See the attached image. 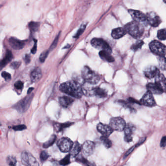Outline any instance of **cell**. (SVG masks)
Listing matches in <instances>:
<instances>
[{"label":"cell","mask_w":166,"mask_h":166,"mask_svg":"<svg viewBox=\"0 0 166 166\" xmlns=\"http://www.w3.org/2000/svg\"><path fill=\"white\" fill-rule=\"evenodd\" d=\"M146 137H144V138H141V139L139 141V142L137 143V145L135 146L136 147H138L139 146H140V145H141L142 144H143V143L146 140Z\"/></svg>","instance_id":"obj_50"},{"label":"cell","mask_w":166,"mask_h":166,"mask_svg":"<svg viewBox=\"0 0 166 166\" xmlns=\"http://www.w3.org/2000/svg\"><path fill=\"white\" fill-rule=\"evenodd\" d=\"M91 44L96 48L105 51L110 53H112V49L110 46L102 39L98 38L93 39L91 41Z\"/></svg>","instance_id":"obj_8"},{"label":"cell","mask_w":166,"mask_h":166,"mask_svg":"<svg viewBox=\"0 0 166 166\" xmlns=\"http://www.w3.org/2000/svg\"><path fill=\"white\" fill-rule=\"evenodd\" d=\"M24 60L26 64H28L31 61V58L29 55H25L24 58Z\"/></svg>","instance_id":"obj_49"},{"label":"cell","mask_w":166,"mask_h":166,"mask_svg":"<svg viewBox=\"0 0 166 166\" xmlns=\"http://www.w3.org/2000/svg\"><path fill=\"white\" fill-rule=\"evenodd\" d=\"M40 24L39 22H30L28 24L29 29H30L31 32H36L39 28Z\"/></svg>","instance_id":"obj_28"},{"label":"cell","mask_w":166,"mask_h":166,"mask_svg":"<svg viewBox=\"0 0 166 166\" xmlns=\"http://www.w3.org/2000/svg\"><path fill=\"white\" fill-rule=\"evenodd\" d=\"M21 159L22 164L25 166H39V164L35 157H34L31 153L26 151L22 152Z\"/></svg>","instance_id":"obj_6"},{"label":"cell","mask_w":166,"mask_h":166,"mask_svg":"<svg viewBox=\"0 0 166 166\" xmlns=\"http://www.w3.org/2000/svg\"><path fill=\"white\" fill-rule=\"evenodd\" d=\"M59 38V34L58 35V36H57V37L56 38V39H54V40L53 41V43L51 44V47H50V50H53L54 48H56V46H57V45L58 41Z\"/></svg>","instance_id":"obj_43"},{"label":"cell","mask_w":166,"mask_h":166,"mask_svg":"<svg viewBox=\"0 0 166 166\" xmlns=\"http://www.w3.org/2000/svg\"><path fill=\"white\" fill-rule=\"evenodd\" d=\"M14 86L17 89L22 90L23 87V83L21 81H18L15 83Z\"/></svg>","instance_id":"obj_41"},{"label":"cell","mask_w":166,"mask_h":166,"mask_svg":"<svg viewBox=\"0 0 166 166\" xmlns=\"http://www.w3.org/2000/svg\"><path fill=\"white\" fill-rule=\"evenodd\" d=\"M159 68L163 70H166V58L164 56H159L158 58Z\"/></svg>","instance_id":"obj_31"},{"label":"cell","mask_w":166,"mask_h":166,"mask_svg":"<svg viewBox=\"0 0 166 166\" xmlns=\"http://www.w3.org/2000/svg\"><path fill=\"white\" fill-rule=\"evenodd\" d=\"M81 150L82 146L81 144L78 142H75L74 143H73L72 148L71 150V156H72V157L76 156Z\"/></svg>","instance_id":"obj_25"},{"label":"cell","mask_w":166,"mask_h":166,"mask_svg":"<svg viewBox=\"0 0 166 166\" xmlns=\"http://www.w3.org/2000/svg\"><path fill=\"white\" fill-rule=\"evenodd\" d=\"M135 148H136V146H133L132 148H130V149H129L128 151L126 152V153L125 154L124 156V158H126V157H127L129 154H130L132 153V152L134 151V150L135 149Z\"/></svg>","instance_id":"obj_47"},{"label":"cell","mask_w":166,"mask_h":166,"mask_svg":"<svg viewBox=\"0 0 166 166\" xmlns=\"http://www.w3.org/2000/svg\"><path fill=\"white\" fill-rule=\"evenodd\" d=\"M143 44H144V43H143V41H139L137 42L136 43H135L134 44H133L132 46L131 49L135 51H137L139 49L141 48V47L143 45Z\"/></svg>","instance_id":"obj_35"},{"label":"cell","mask_w":166,"mask_h":166,"mask_svg":"<svg viewBox=\"0 0 166 166\" xmlns=\"http://www.w3.org/2000/svg\"><path fill=\"white\" fill-rule=\"evenodd\" d=\"M56 138H57V137L56 136V135H52L51 136V137L50 138V139L46 141L45 143H44L43 146L44 148H48L50 147H51V146H52V145L53 144L56 140Z\"/></svg>","instance_id":"obj_29"},{"label":"cell","mask_w":166,"mask_h":166,"mask_svg":"<svg viewBox=\"0 0 166 166\" xmlns=\"http://www.w3.org/2000/svg\"><path fill=\"white\" fill-rule=\"evenodd\" d=\"M34 90V88H29V89L28 90V91H27V94H30L31 92H32V91H33Z\"/></svg>","instance_id":"obj_52"},{"label":"cell","mask_w":166,"mask_h":166,"mask_svg":"<svg viewBox=\"0 0 166 166\" xmlns=\"http://www.w3.org/2000/svg\"><path fill=\"white\" fill-rule=\"evenodd\" d=\"M7 162L9 166H15L16 165L17 160L14 157L9 156L7 158Z\"/></svg>","instance_id":"obj_33"},{"label":"cell","mask_w":166,"mask_h":166,"mask_svg":"<svg viewBox=\"0 0 166 166\" xmlns=\"http://www.w3.org/2000/svg\"><path fill=\"white\" fill-rule=\"evenodd\" d=\"M59 101L60 105L62 107L64 108H68L72 104L74 99L69 96H63L59 97Z\"/></svg>","instance_id":"obj_22"},{"label":"cell","mask_w":166,"mask_h":166,"mask_svg":"<svg viewBox=\"0 0 166 166\" xmlns=\"http://www.w3.org/2000/svg\"><path fill=\"white\" fill-rule=\"evenodd\" d=\"M13 58V55L11 51L7 50L5 57L0 61V69L5 67L7 64L9 63Z\"/></svg>","instance_id":"obj_21"},{"label":"cell","mask_w":166,"mask_h":166,"mask_svg":"<svg viewBox=\"0 0 166 166\" xmlns=\"http://www.w3.org/2000/svg\"><path fill=\"white\" fill-rule=\"evenodd\" d=\"M124 28L127 33L135 38H139L143 35L144 29L143 25L135 21L127 23Z\"/></svg>","instance_id":"obj_2"},{"label":"cell","mask_w":166,"mask_h":166,"mask_svg":"<svg viewBox=\"0 0 166 166\" xmlns=\"http://www.w3.org/2000/svg\"><path fill=\"white\" fill-rule=\"evenodd\" d=\"M40 157L42 161H46L48 158V153L45 151H42L40 153Z\"/></svg>","instance_id":"obj_42"},{"label":"cell","mask_w":166,"mask_h":166,"mask_svg":"<svg viewBox=\"0 0 166 166\" xmlns=\"http://www.w3.org/2000/svg\"><path fill=\"white\" fill-rule=\"evenodd\" d=\"M77 160L78 161H79V162H82V163H84V164H86L87 165H90V164H89V162L87 160H86L85 158H84V157H78V158H77Z\"/></svg>","instance_id":"obj_45"},{"label":"cell","mask_w":166,"mask_h":166,"mask_svg":"<svg viewBox=\"0 0 166 166\" xmlns=\"http://www.w3.org/2000/svg\"><path fill=\"white\" fill-rule=\"evenodd\" d=\"M101 140L105 148L108 149V148H110L111 147V146L112 145V143L111 141L108 138V137L102 136L101 137Z\"/></svg>","instance_id":"obj_30"},{"label":"cell","mask_w":166,"mask_h":166,"mask_svg":"<svg viewBox=\"0 0 166 166\" xmlns=\"http://www.w3.org/2000/svg\"><path fill=\"white\" fill-rule=\"evenodd\" d=\"M99 55L101 59L109 62H112L114 61V58L111 55V53L105 51L101 50L99 53Z\"/></svg>","instance_id":"obj_26"},{"label":"cell","mask_w":166,"mask_h":166,"mask_svg":"<svg viewBox=\"0 0 166 166\" xmlns=\"http://www.w3.org/2000/svg\"><path fill=\"white\" fill-rule=\"evenodd\" d=\"M163 1H164V2H165L166 4V0H163Z\"/></svg>","instance_id":"obj_53"},{"label":"cell","mask_w":166,"mask_h":166,"mask_svg":"<svg viewBox=\"0 0 166 166\" xmlns=\"http://www.w3.org/2000/svg\"><path fill=\"white\" fill-rule=\"evenodd\" d=\"M94 95H97L99 97L103 98L107 96V92L103 89L100 87H94Z\"/></svg>","instance_id":"obj_27"},{"label":"cell","mask_w":166,"mask_h":166,"mask_svg":"<svg viewBox=\"0 0 166 166\" xmlns=\"http://www.w3.org/2000/svg\"><path fill=\"white\" fill-rule=\"evenodd\" d=\"M73 123H72V122H66V123L59 124V127H58V130L60 131V130H62L63 129H65L66 128L69 127L72 125Z\"/></svg>","instance_id":"obj_38"},{"label":"cell","mask_w":166,"mask_h":166,"mask_svg":"<svg viewBox=\"0 0 166 166\" xmlns=\"http://www.w3.org/2000/svg\"><path fill=\"white\" fill-rule=\"evenodd\" d=\"M97 129L99 132H100L103 136L108 137L112 134L114 130L110 126V125L99 123L97 125Z\"/></svg>","instance_id":"obj_16"},{"label":"cell","mask_w":166,"mask_h":166,"mask_svg":"<svg viewBox=\"0 0 166 166\" xmlns=\"http://www.w3.org/2000/svg\"><path fill=\"white\" fill-rule=\"evenodd\" d=\"M42 77L41 70L39 68L34 69L31 73L30 78L32 82H36L38 81Z\"/></svg>","instance_id":"obj_19"},{"label":"cell","mask_w":166,"mask_h":166,"mask_svg":"<svg viewBox=\"0 0 166 166\" xmlns=\"http://www.w3.org/2000/svg\"><path fill=\"white\" fill-rule=\"evenodd\" d=\"M34 42H35V43L34 44V46L31 49V53L33 54H35L36 53V50H37V41L35 40Z\"/></svg>","instance_id":"obj_48"},{"label":"cell","mask_w":166,"mask_h":166,"mask_svg":"<svg viewBox=\"0 0 166 166\" xmlns=\"http://www.w3.org/2000/svg\"><path fill=\"white\" fill-rule=\"evenodd\" d=\"M87 26V24L86 23H83L81 26H80L79 29L77 31L76 34L74 36V38H77L81 36V35L82 34V33L84 32V31H85V30L86 29Z\"/></svg>","instance_id":"obj_34"},{"label":"cell","mask_w":166,"mask_h":166,"mask_svg":"<svg viewBox=\"0 0 166 166\" xmlns=\"http://www.w3.org/2000/svg\"><path fill=\"white\" fill-rule=\"evenodd\" d=\"M93 84L89 83L85 81V83L83 84V86H82L83 94L86 95H94V87L91 85ZM94 85V84H93Z\"/></svg>","instance_id":"obj_20"},{"label":"cell","mask_w":166,"mask_h":166,"mask_svg":"<svg viewBox=\"0 0 166 166\" xmlns=\"http://www.w3.org/2000/svg\"><path fill=\"white\" fill-rule=\"evenodd\" d=\"M2 76L6 81H9L11 79V75L9 73L7 72L6 71L2 72Z\"/></svg>","instance_id":"obj_39"},{"label":"cell","mask_w":166,"mask_h":166,"mask_svg":"<svg viewBox=\"0 0 166 166\" xmlns=\"http://www.w3.org/2000/svg\"><path fill=\"white\" fill-rule=\"evenodd\" d=\"M128 101H129L131 103H137V104H140V102L137 101L136 99H135L134 98H132V97H130V98H128Z\"/></svg>","instance_id":"obj_51"},{"label":"cell","mask_w":166,"mask_h":166,"mask_svg":"<svg viewBox=\"0 0 166 166\" xmlns=\"http://www.w3.org/2000/svg\"><path fill=\"white\" fill-rule=\"evenodd\" d=\"M49 54V51H45L43 52L40 55V57H39V60L41 62L43 63L45 60H46V58H47L48 57V55Z\"/></svg>","instance_id":"obj_37"},{"label":"cell","mask_w":166,"mask_h":166,"mask_svg":"<svg viewBox=\"0 0 166 166\" xmlns=\"http://www.w3.org/2000/svg\"><path fill=\"white\" fill-rule=\"evenodd\" d=\"M157 36L160 40H166V29H162L158 30Z\"/></svg>","instance_id":"obj_32"},{"label":"cell","mask_w":166,"mask_h":166,"mask_svg":"<svg viewBox=\"0 0 166 166\" xmlns=\"http://www.w3.org/2000/svg\"><path fill=\"white\" fill-rule=\"evenodd\" d=\"M155 83L163 92L166 93V79L164 75L159 73L155 77Z\"/></svg>","instance_id":"obj_17"},{"label":"cell","mask_w":166,"mask_h":166,"mask_svg":"<svg viewBox=\"0 0 166 166\" xmlns=\"http://www.w3.org/2000/svg\"><path fill=\"white\" fill-rule=\"evenodd\" d=\"M147 23L153 27H157L161 22L159 16L154 12H150L146 15Z\"/></svg>","instance_id":"obj_12"},{"label":"cell","mask_w":166,"mask_h":166,"mask_svg":"<svg viewBox=\"0 0 166 166\" xmlns=\"http://www.w3.org/2000/svg\"><path fill=\"white\" fill-rule=\"evenodd\" d=\"M126 33L127 32L124 28H117L113 30L112 32V36L114 39H118L124 36Z\"/></svg>","instance_id":"obj_23"},{"label":"cell","mask_w":166,"mask_h":166,"mask_svg":"<svg viewBox=\"0 0 166 166\" xmlns=\"http://www.w3.org/2000/svg\"><path fill=\"white\" fill-rule=\"evenodd\" d=\"M13 130L16 131H21L26 129V126L24 125H19L13 127Z\"/></svg>","instance_id":"obj_40"},{"label":"cell","mask_w":166,"mask_h":166,"mask_svg":"<svg viewBox=\"0 0 166 166\" xmlns=\"http://www.w3.org/2000/svg\"><path fill=\"white\" fill-rule=\"evenodd\" d=\"M95 148L94 142L91 141H86L82 146V150L83 154L86 156H89L92 154Z\"/></svg>","instance_id":"obj_13"},{"label":"cell","mask_w":166,"mask_h":166,"mask_svg":"<svg viewBox=\"0 0 166 166\" xmlns=\"http://www.w3.org/2000/svg\"><path fill=\"white\" fill-rule=\"evenodd\" d=\"M109 125L113 130L121 131L124 129L126 126V123L123 118L120 117H116L111 119Z\"/></svg>","instance_id":"obj_7"},{"label":"cell","mask_w":166,"mask_h":166,"mask_svg":"<svg viewBox=\"0 0 166 166\" xmlns=\"http://www.w3.org/2000/svg\"><path fill=\"white\" fill-rule=\"evenodd\" d=\"M70 158H71V154H68L63 159H62L60 161V165L62 166H66L70 163Z\"/></svg>","instance_id":"obj_36"},{"label":"cell","mask_w":166,"mask_h":166,"mask_svg":"<svg viewBox=\"0 0 166 166\" xmlns=\"http://www.w3.org/2000/svg\"><path fill=\"white\" fill-rule=\"evenodd\" d=\"M59 89L62 92L76 98H81L83 94L82 86L78 82L74 80L63 83L59 87Z\"/></svg>","instance_id":"obj_1"},{"label":"cell","mask_w":166,"mask_h":166,"mask_svg":"<svg viewBox=\"0 0 166 166\" xmlns=\"http://www.w3.org/2000/svg\"><path fill=\"white\" fill-rule=\"evenodd\" d=\"M129 13L134 20V21L138 22L140 23H147V17L144 14L140 11L135 10H129Z\"/></svg>","instance_id":"obj_11"},{"label":"cell","mask_w":166,"mask_h":166,"mask_svg":"<svg viewBox=\"0 0 166 166\" xmlns=\"http://www.w3.org/2000/svg\"><path fill=\"white\" fill-rule=\"evenodd\" d=\"M21 64V62L20 61H14L11 64V67L14 69H18Z\"/></svg>","instance_id":"obj_44"},{"label":"cell","mask_w":166,"mask_h":166,"mask_svg":"<svg viewBox=\"0 0 166 166\" xmlns=\"http://www.w3.org/2000/svg\"><path fill=\"white\" fill-rule=\"evenodd\" d=\"M149 47L153 53L159 56H164L166 54V46L157 41H153L149 44Z\"/></svg>","instance_id":"obj_5"},{"label":"cell","mask_w":166,"mask_h":166,"mask_svg":"<svg viewBox=\"0 0 166 166\" xmlns=\"http://www.w3.org/2000/svg\"><path fill=\"white\" fill-rule=\"evenodd\" d=\"M73 143L68 138L63 137L58 141L57 145L61 152H70L72 148Z\"/></svg>","instance_id":"obj_9"},{"label":"cell","mask_w":166,"mask_h":166,"mask_svg":"<svg viewBox=\"0 0 166 166\" xmlns=\"http://www.w3.org/2000/svg\"><path fill=\"white\" fill-rule=\"evenodd\" d=\"M140 104L150 107H154L156 105V102L152 95V94L148 90L140 99Z\"/></svg>","instance_id":"obj_10"},{"label":"cell","mask_w":166,"mask_h":166,"mask_svg":"<svg viewBox=\"0 0 166 166\" xmlns=\"http://www.w3.org/2000/svg\"><path fill=\"white\" fill-rule=\"evenodd\" d=\"M166 145V136L162 137L161 142H160V146L161 148L165 147Z\"/></svg>","instance_id":"obj_46"},{"label":"cell","mask_w":166,"mask_h":166,"mask_svg":"<svg viewBox=\"0 0 166 166\" xmlns=\"http://www.w3.org/2000/svg\"><path fill=\"white\" fill-rule=\"evenodd\" d=\"M146 87L147 90L150 91L152 94H160L163 93L155 83H149L147 85Z\"/></svg>","instance_id":"obj_24"},{"label":"cell","mask_w":166,"mask_h":166,"mask_svg":"<svg viewBox=\"0 0 166 166\" xmlns=\"http://www.w3.org/2000/svg\"><path fill=\"white\" fill-rule=\"evenodd\" d=\"M33 95L34 94H32L26 96L21 101L18 102L16 105H15L13 108L20 113H23L25 112L29 108L31 102L33 99Z\"/></svg>","instance_id":"obj_4"},{"label":"cell","mask_w":166,"mask_h":166,"mask_svg":"<svg viewBox=\"0 0 166 166\" xmlns=\"http://www.w3.org/2000/svg\"><path fill=\"white\" fill-rule=\"evenodd\" d=\"M8 42L10 46L15 50H21L25 45L24 41L19 40L15 37H11L9 39Z\"/></svg>","instance_id":"obj_15"},{"label":"cell","mask_w":166,"mask_h":166,"mask_svg":"<svg viewBox=\"0 0 166 166\" xmlns=\"http://www.w3.org/2000/svg\"><path fill=\"white\" fill-rule=\"evenodd\" d=\"M124 140L127 142H130L133 140V135L135 130V127L132 124H126L124 128Z\"/></svg>","instance_id":"obj_14"},{"label":"cell","mask_w":166,"mask_h":166,"mask_svg":"<svg viewBox=\"0 0 166 166\" xmlns=\"http://www.w3.org/2000/svg\"><path fill=\"white\" fill-rule=\"evenodd\" d=\"M159 73V70L156 67L151 66L145 70L144 74L146 78L151 79L155 77Z\"/></svg>","instance_id":"obj_18"},{"label":"cell","mask_w":166,"mask_h":166,"mask_svg":"<svg viewBox=\"0 0 166 166\" xmlns=\"http://www.w3.org/2000/svg\"><path fill=\"white\" fill-rule=\"evenodd\" d=\"M82 76L86 82L95 84L100 81V76L87 66H85L82 71Z\"/></svg>","instance_id":"obj_3"}]
</instances>
